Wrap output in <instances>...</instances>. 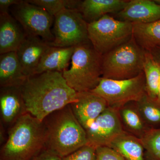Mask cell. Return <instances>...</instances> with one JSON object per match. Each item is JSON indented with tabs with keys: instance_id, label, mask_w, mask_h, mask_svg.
I'll return each mask as SVG.
<instances>
[{
	"instance_id": "obj_20",
	"label": "cell",
	"mask_w": 160,
	"mask_h": 160,
	"mask_svg": "<svg viewBox=\"0 0 160 160\" xmlns=\"http://www.w3.org/2000/svg\"><path fill=\"white\" fill-rule=\"evenodd\" d=\"M109 146L119 153L125 160H146L145 149L140 139L126 131L114 139Z\"/></svg>"
},
{
	"instance_id": "obj_9",
	"label": "cell",
	"mask_w": 160,
	"mask_h": 160,
	"mask_svg": "<svg viewBox=\"0 0 160 160\" xmlns=\"http://www.w3.org/2000/svg\"><path fill=\"white\" fill-rule=\"evenodd\" d=\"M11 12L27 35L38 37L49 44L53 42L54 37L51 28L54 17L45 9L26 0H21L18 4L12 6Z\"/></svg>"
},
{
	"instance_id": "obj_6",
	"label": "cell",
	"mask_w": 160,
	"mask_h": 160,
	"mask_svg": "<svg viewBox=\"0 0 160 160\" xmlns=\"http://www.w3.org/2000/svg\"><path fill=\"white\" fill-rule=\"evenodd\" d=\"M88 36L95 50L102 56L132 38V23L106 15L88 23Z\"/></svg>"
},
{
	"instance_id": "obj_8",
	"label": "cell",
	"mask_w": 160,
	"mask_h": 160,
	"mask_svg": "<svg viewBox=\"0 0 160 160\" xmlns=\"http://www.w3.org/2000/svg\"><path fill=\"white\" fill-rule=\"evenodd\" d=\"M52 32L51 46L72 47L89 42L88 23L77 9H64L56 15Z\"/></svg>"
},
{
	"instance_id": "obj_5",
	"label": "cell",
	"mask_w": 160,
	"mask_h": 160,
	"mask_svg": "<svg viewBox=\"0 0 160 160\" xmlns=\"http://www.w3.org/2000/svg\"><path fill=\"white\" fill-rule=\"evenodd\" d=\"M146 52L132 37L102 56V78L123 80L136 77L143 71Z\"/></svg>"
},
{
	"instance_id": "obj_19",
	"label": "cell",
	"mask_w": 160,
	"mask_h": 160,
	"mask_svg": "<svg viewBox=\"0 0 160 160\" xmlns=\"http://www.w3.org/2000/svg\"><path fill=\"white\" fill-rule=\"evenodd\" d=\"M132 37L145 51L160 47V20L152 22L132 23Z\"/></svg>"
},
{
	"instance_id": "obj_3",
	"label": "cell",
	"mask_w": 160,
	"mask_h": 160,
	"mask_svg": "<svg viewBox=\"0 0 160 160\" xmlns=\"http://www.w3.org/2000/svg\"><path fill=\"white\" fill-rule=\"evenodd\" d=\"M44 123L28 112L12 125L1 151V160H32L45 149Z\"/></svg>"
},
{
	"instance_id": "obj_1",
	"label": "cell",
	"mask_w": 160,
	"mask_h": 160,
	"mask_svg": "<svg viewBox=\"0 0 160 160\" xmlns=\"http://www.w3.org/2000/svg\"><path fill=\"white\" fill-rule=\"evenodd\" d=\"M20 87L26 112L42 122L77 100V92L68 85L59 72L33 75Z\"/></svg>"
},
{
	"instance_id": "obj_29",
	"label": "cell",
	"mask_w": 160,
	"mask_h": 160,
	"mask_svg": "<svg viewBox=\"0 0 160 160\" xmlns=\"http://www.w3.org/2000/svg\"><path fill=\"white\" fill-rule=\"evenodd\" d=\"M21 0H0V13L9 12V7L17 5Z\"/></svg>"
},
{
	"instance_id": "obj_16",
	"label": "cell",
	"mask_w": 160,
	"mask_h": 160,
	"mask_svg": "<svg viewBox=\"0 0 160 160\" xmlns=\"http://www.w3.org/2000/svg\"><path fill=\"white\" fill-rule=\"evenodd\" d=\"M128 0H84L78 9L87 23L96 21L109 13H116L124 9Z\"/></svg>"
},
{
	"instance_id": "obj_14",
	"label": "cell",
	"mask_w": 160,
	"mask_h": 160,
	"mask_svg": "<svg viewBox=\"0 0 160 160\" xmlns=\"http://www.w3.org/2000/svg\"><path fill=\"white\" fill-rule=\"evenodd\" d=\"M27 35L21 24L9 12L0 13V55L16 52Z\"/></svg>"
},
{
	"instance_id": "obj_28",
	"label": "cell",
	"mask_w": 160,
	"mask_h": 160,
	"mask_svg": "<svg viewBox=\"0 0 160 160\" xmlns=\"http://www.w3.org/2000/svg\"><path fill=\"white\" fill-rule=\"evenodd\" d=\"M61 159L56 155L45 149L32 160H61Z\"/></svg>"
},
{
	"instance_id": "obj_10",
	"label": "cell",
	"mask_w": 160,
	"mask_h": 160,
	"mask_svg": "<svg viewBox=\"0 0 160 160\" xmlns=\"http://www.w3.org/2000/svg\"><path fill=\"white\" fill-rule=\"evenodd\" d=\"M125 131L118 109L108 107L86 130L87 145L95 148L109 146L114 139Z\"/></svg>"
},
{
	"instance_id": "obj_4",
	"label": "cell",
	"mask_w": 160,
	"mask_h": 160,
	"mask_svg": "<svg viewBox=\"0 0 160 160\" xmlns=\"http://www.w3.org/2000/svg\"><path fill=\"white\" fill-rule=\"evenodd\" d=\"M102 58L89 41L76 46L71 67L63 72V77L77 92L91 91L102 78Z\"/></svg>"
},
{
	"instance_id": "obj_26",
	"label": "cell",
	"mask_w": 160,
	"mask_h": 160,
	"mask_svg": "<svg viewBox=\"0 0 160 160\" xmlns=\"http://www.w3.org/2000/svg\"><path fill=\"white\" fill-rule=\"evenodd\" d=\"M61 160H96V148L86 145L71 154L62 158Z\"/></svg>"
},
{
	"instance_id": "obj_25",
	"label": "cell",
	"mask_w": 160,
	"mask_h": 160,
	"mask_svg": "<svg viewBox=\"0 0 160 160\" xmlns=\"http://www.w3.org/2000/svg\"><path fill=\"white\" fill-rule=\"evenodd\" d=\"M26 1L42 7L54 17L64 9H78L81 2L78 0H26Z\"/></svg>"
},
{
	"instance_id": "obj_2",
	"label": "cell",
	"mask_w": 160,
	"mask_h": 160,
	"mask_svg": "<svg viewBox=\"0 0 160 160\" xmlns=\"http://www.w3.org/2000/svg\"><path fill=\"white\" fill-rule=\"evenodd\" d=\"M43 122L45 149L61 158L88 144L86 131L75 117L70 105L49 114Z\"/></svg>"
},
{
	"instance_id": "obj_27",
	"label": "cell",
	"mask_w": 160,
	"mask_h": 160,
	"mask_svg": "<svg viewBox=\"0 0 160 160\" xmlns=\"http://www.w3.org/2000/svg\"><path fill=\"white\" fill-rule=\"evenodd\" d=\"M96 160H125L119 153L109 146H99L96 148Z\"/></svg>"
},
{
	"instance_id": "obj_24",
	"label": "cell",
	"mask_w": 160,
	"mask_h": 160,
	"mask_svg": "<svg viewBox=\"0 0 160 160\" xmlns=\"http://www.w3.org/2000/svg\"><path fill=\"white\" fill-rule=\"evenodd\" d=\"M140 140L149 160H160V128H150Z\"/></svg>"
},
{
	"instance_id": "obj_13",
	"label": "cell",
	"mask_w": 160,
	"mask_h": 160,
	"mask_svg": "<svg viewBox=\"0 0 160 160\" xmlns=\"http://www.w3.org/2000/svg\"><path fill=\"white\" fill-rule=\"evenodd\" d=\"M114 14L117 19L131 23L152 22L160 20V4L151 0H130Z\"/></svg>"
},
{
	"instance_id": "obj_15",
	"label": "cell",
	"mask_w": 160,
	"mask_h": 160,
	"mask_svg": "<svg viewBox=\"0 0 160 160\" xmlns=\"http://www.w3.org/2000/svg\"><path fill=\"white\" fill-rule=\"evenodd\" d=\"M0 109L2 121L6 124L13 125L27 112L21 87H1Z\"/></svg>"
},
{
	"instance_id": "obj_18",
	"label": "cell",
	"mask_w": 160,
	"mask_h": 160,
	"mask_svg": "<svg viewBox=\"0 0 160 160\" xmlns=\"http://www.w3.org/2000/svg\"><path fill=\"white\" fill-rule=\"evenodd\" d=\"M75 47L50 46L43 56L34 74H40L47 71L62 72L64 70L67 69L69 61L71 60L74 52Z\"/></svg>"
},
{
	"instance_id": "obj_23",
	"label": "cell",
	"mask_w": 160,
	"mask_h": 160,
	"mask_svg": "<svg viewBox=\"0 0 160 160\" xmlns=\"http://www.w3.org/2000/svg\"><path fill=\"white\" fill-rule=\"evenodd\" d=\"M143 120L149 128L160 126V102L150 98L147 93L135 102Z\"/></svg>"
},
{
	"instance_id": "obj_21",
	"label": "cell",
	"mask_w": 160,
	"mask_h": 160,
	"mask_svg": "<svg viewBox=\"0 0 160 160\" xmlns=\"http://www.w3.org/2000/svg\"><path fill=\"white\" fill-rule=\"evenodd\" d=\"M118 112L123 127L130 134L140 139L150 129L140 114L135 102L126 104L118 109Z\"/></svg>"
},
{
	"instance_id": "obj_22",
	"label": "cell",
	"mask_w": 160,
	"mask_h": 160,
	"mask_svg": "<svg viewBox=\"0 0 160 160\" xmlns=\"http://www.w3.org/2000/svg\"><path fill=\"white\" fill-rule=\"evenodd\" d=\"M143 72L146 79V93L150 98L157 99L160 79V63L149 52H146Z\"/></svg>"
},
{
	"instance_id": "obj_17",
	"label": "cell",
	"mask_w": 160,
	"mask_h": 160,
	"mask_svg": "<svg viewBox=\"0 0 160 160\" xmlns=\"http://www.w3.org/2000/svg\"><path fill=\"white\" fill-rule=\"evenodd\" d=\"M15 52L0 55L1 87H21L27 79Z\"/></svg>"
},
{
	"instance_id": "obj_11",
	"label": "cell",
	"mask_w": 160,
	"mask_h": 160,
	"mask_svg": "<svg viewBox=\"0 0 160 160\" xmlns=\"http://www.w3.org/2000/svg\"><path fill=\"white\" fill-rule=\"evenodd\" d=\"M70 106L75 117L86 131L108 107L103 98L91 91L77 92V100Z\"/></svg>"
},
{
	"instance_id": "obj_7",
	"label": "cell",
	"mask_w": 160,
	"mask_h": 160,
	"mask_svg": "<svg viewBox=\"0 0 160 160\" xmlns=\"http://www.w3.org/2000/svg\"><path fill=\"white\" fill-rule=\"evenodd\" d=\"M91 92L103 98L108 107L118 110L128 103L138 101L146 93L145 75L143 71L136 77L123 80L102 78Z\"/></svg>"
},
{
	"instance_id": "obj_31",
	"label": "cell",
	"mask_w": 160,
	"mask_h": 160,
	"mask_svg": "<svg viewBox=\"0 0 160 160\" xmlns=\"http://www.w3.org/2000/svg\"><path fill=\"white\" fill-rule=\"evenodd\" d=\"M157 99L160 102V79L159 83L158 88V93Z\"/></svg>"
},
{
	"instance_id": "obj_30",
	"label": "cell",
	"mask_w": 160,
	"mask_h": 160,
	"mask_svg": "<svg viewBox=\"0 0 160 160\" xmlns=\"http://www.w3.org/2000/svg\"><path fill=\"white\" fill-rule=\"evenodd\" d=\"M159 62L160 63V47L155 48L149 51Z\"/></svg>"
},
{
	"instance_id": "obj_12",
	"label": "cell",
	"mask_w": 160,
	"mask_h": 160,
	"mask_svg": "<svg viewBox=\"0 0 160 160\" xmlns=\"http://www.w3.org/2000/svg\"><path fill=\"white\" fill-rule=\"evenodd\" d=\"M50 46L41 38L27 35L16 52L23 73L27 77L35 74L43 56Z\"/></svg>"
}]
</instances>
